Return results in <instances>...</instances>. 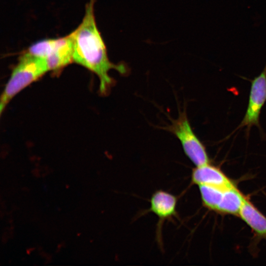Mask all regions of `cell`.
<instances>
[{"instance_id": "6da1fadb", "label": "cell", "mask_w": 266, "mask_h": 266, "mask_svg": "<svg viewBox=\"0 0 266 266\" xmlns=\"http://www.w3.org/2000/svg\"><path fill=\"white\" fill-rule=\"evenodd\" d=\"M95 0H90L79 26L71 33L73 40V61L95 73L100 80V91L106 95L115 81L108 74L115 69L126 75L129 69L123 63L114 64L109 60L105 44L96 22Z\"/></svg>"}, {"instance_id": "7a4b0ae2", "label": "cell", "mask_w": 266, "mask_h": 266, "mask_svg": "<svg viewBox=\"0 0 266 266\" xmlns=\"http://www.w3.org/2000/svg\"><path fill=\"white\" fill-rule=\"evenodd\" d=\"M48 71L45 59L25 52L13 68L1 95L0 113L15 96Z\"/></svg>"}, {"instance_id": "3957f363", "label": "cell", "mask_w": 266, "mask_h": 266, "mask_svg": "<svg viewBox=\"0 0 266 266\" xmlns=\"http://www.w3.org/2000/svg\"><path fill=\"white\" fill-rule=\"evenodd\" d=\"M163 129L177 138L185 155L196 166L209 163L206 148L193 131L186 109L179 111L178 117Z\"/></svg>"}, {"instance_id": "277c9868", "label": "cell", "mask_w": 266, "mask_h": 266, "mask_svg": "<svg viewBox=\"0 0 266 266\" xmlns=\"http://www.w3.org/2000/svg\"><path fill=\"white\" fill-rule=\"evenodd\" d=\"M266 102V64L261 73L251 80L247 109L242 121L233 131L246 128L247 135L252 126L259 129L260 116Z\"/></svg>"}, {"instance_id": "5b68a950", "label": "cell", "mask_w": 266, "mask_h": 266, "mask_svg": "<svg viewBox=\"0 0 266 266\" xmlns=\"http://www.w3.org/2000/svg\"><path fill=\"white\" fill-rule=\"evenodd\" d=\"M177 201L176 196L162 189L156 191L150 198V208L147 211L154 213L158 218L156 238L160 246H162V230L164 223L178 217Z\"/></svg>"}, {"instance_id": "8992f818", "label": "cell", "mask_w": 266, "mask_h": 266, "mask_svg": "<svg viewBox=\"0 0 266 266\" xmlns=\"http://www.w3.org/2000/svg\"><path fill=\"white\" fill-rule=\"evenodd\" d=\"M73 40L71 33L55 39L50 52L45 58L48 70L62 68L73 61Z\"/></svg>"}, {"instance_id": "52a82bcc", "label": "cell", "mask_w": 266, "mask_h": 266, "mask_svg": "<svg viewBox=\"0 0 266 266\" xmlns=\"http://www.w3.org/2000/svg\"><path fill=\"white\" fill-rule=\"evenodd\" d=\"M191 181L193 184L198 186L207 185L223 189H227L234 185L220 168L209 163L193 168L191 174Z\"/></svg>"}, {"instance_id": "ba28073f", "label": "cell", "mask_w": 266, "mask_h": 266, "mask_svg": "<svg viewBox=\"0 0 266 266\" xmlns=\"http://www.w3.org/2000/svg\"><path fill=\"white\" fill-rule=\"evenodd\" d=\"M238 215L257 234L266 238V217L246 198Z\"/></svg>"}, {"instance_id": "9c48e42d", "label": "cell", "mask_w": 266, "mask_h": 266, "mask_svg": "<svg viewBox=\"0 0 266 266\" xmlns=\"http://www.w3.org/2000/svg\"><path fill=\"white\" fill-rule=\"evenodd\" d=\"M245 198L234 185L225 190L216 211L224 214L238 215Z\"/></svg>"}, {"instance_id": "30bf717a", "label": "cell", "mask_w": 266, "mask_h": 266, "mask_svg": "<svg viewBox=\"0 0 266 266\" xmlns=\"http://www.w3.org/2000/svg\"><path fill=\"white\" fill-rule=\"evenodd\" d=\"M199 188L204 206L210 210L216 211L226 189L207 185H199Z\"/></svg>"}]
</instances>
